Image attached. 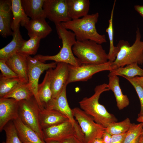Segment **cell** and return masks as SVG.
<instances>
[{
	"label": "cell",
	"instance_id": "f1b7e54d",
	"mask_svg": "<svg viewBox=\"0 0 143 143\" xmlns=\"http://www.w3.org/2000/svg\"><path fill=\"white\" fill-rule=\"evenodd\" d=\"M41 39L32 37L23 43L18 53L26 56L35 55L39 46Z\"/></svg>",
	"mask_w": 143,
	"mask_h": 143
},
{
	"label": "cell",
	"instance_id": "ee69618b",
	"mask_svg": "<svg viewBox=\"0 0 143 143\" xmlns=\"http://www.w3.org/2000/svg\"><path fill=\"white\" fill-rule=\"evenodd\" d=\"M46 143H59V142L56 141H50L46 142Z\"/></svg>",
	"mask_w": 143,
	"mask_h": 143
},
{
	"label": "cell",
	"instance_id": "52a82bcc",
	"mask_svg": "<svg viewBox=\"0 0 143 143\" xmlns=\"http://www.w3.org/2000/svg\"><path fill=\"white\" fill-rule=\"evenodd\" d=\"M74 118L77 120L84 135V143H91L97 138H101L106 128L96 122L90 115L81 108L72 109Z\"/></svg>",
	"mask_w": 143,
	"mask_h": 143
},
{
	"label": "cell",
	"instance_id": "4316f807",
	"mask_svg": "<svg viewBox=\"0 0 143 143\" xmlns=\"http://www.w3.org/2000/svg\"><path fill=\"white\" fill-rule=\"evenodd\" d=\"M33 96L28 83H21L2 98H12L19 101L30 99Z\"/></svg>",
	"mask_w": 143,
	"mask_h": 143
},
{
	"label": "cell",
	"instance_id": "b9f144b4",
	"mask_svg": "<svg viewBox=\"0 0 143 143\" xmlns=\"http://www.w3.org/2000/svg\"><path fill=\"white\" fill-rule=\"evenodd\" d=\"M136 120L137 121L140 123H143V116L141 117H138L137 119Z\"/></svg>",
	"mask_w": 143,
	"mask_h": 143
},
{
	"label": "cell",
	"instance_id": "ac0fdd59",
	"mask_svg": "<svg viewBox=\"0 0 143 143\" xmlns=\"http://www.w3.org/2000/svg\"><path fill=\"white\" fill-rule=\"evenodd\" d=\"M12 121L22 143H46L36 132L24 124L19 117Z\"/></svg>",
	"mask_w": 143,
	"mask_h": 143
},
{
	"label": "cell",
	"instance_id": "d4e9b609",
	"mask_svg": "<svg viewBox=\"0 0 143 143\" xmlns=\"http://www.w3.org/2000/svg\"><path fill=\"white\" fill-rule=\"evenodd\" d=\"M52 69H50L47 71L43 81L38 86V97L44 108L53 99L51 85Z\"/></svg>",
	"mask_w": 143,
	"mask_h": 143
},
{
	"label": "cell",
	"instance_id": "d590c367",
	"mask_svg": "<svg viewBox=\"0 0 143 143\" xmlns=\"http://www.w3.org/2000/svg\"><path fill=\"white\" fill-rule=\"evenodd\" d=\"M127 132L120 134L112 135V143H123Z\"/></svg>",
	"mask_w": 143,
	"mask_h": 143
},
{
	"label": "cell",
	"instance_id": "ab89813d",
	"mask_svg": "<svg viewBox=\"0 0 143 143\" xmlns=\"http://www.w3.org/2000/svg\"><path fill=\"white\" fill-rule=\"evenodd\" d=\"M131 78L137 83L143 87V76H137Z\"/></svg>",
	"mask_w": 143,
	"mask_h": 143
},
{
	"label": "cell",
	"instance_id": "5b68a950",
	"mask_svg": "<svg viewBox=\"0 0 143 143\" xmlns=\"http://www.w3.org/2000/svg\"><path fill=\"white\" fill-rule=\"evenodd\" d=\"M72 50L81 64L97 65L108 61V54L101 44L92 41L76 40Z\"/></svg>",
	"mask_w": 143,
	"mask_h": 143
},
{
	"label": "cell",
	"instance_id": "8992f818",
	"mask_svg": "<svg viewBox=\"0 0 143 143\" xmlns=\"http://www.w3.org/2000/svg\"><path fill=\"white\" fill-rule=\"evenodd\" d=\"M40 109L34 96L30 99L19 101V117L24 124L34 130L44 140L40 122Z\"/></svg>",
	"mask_w": 143,
	"mask_h": 143
},
{
	"label": "cell",
	"instance_id": "cb8c5ba5",
	"mask_svg": "<svg viewBox=\"0 0 143 143\" xmlns=\"http://www.w3.org/2000/svg\"><path fill=\"white\" fill-rule=\"evenodd\" d=\"M44 0H21V3L27 16L34 19L46 18L43 8Z\"/></svg>",
	"mask_w": 143,
	"mask_h": 143
},
{
	"label": "cell",
	"instance_id": "2e32d148",
	"mask_svg": "<svg viewBox=\"0 0 143 143\" xmlns=\"http://www.w3.org/2000/svg\"><path fill=\"white\" fill-rule=\"evenodd\" d=\"M5 61L7 65L17 75L22 83H28L26 56L18 53Z\"/></svg>",
	"mask_w": 143,
	"mask_h": 143
},
{
	"label": "cell",
	"instance_id": "7bdbcfd3",
	"mask_svg": "<svg viewBox=\"0 0 143 143\" xmlns=\"http://www.w3.org/2000/svg\"><path fill=\"white\" fill-rule=\"evenodd\" d=\"M137 143H143V134H142Z\"/></svg>",
	"mask_w": 143,
	"mask_h": 143
},
{
	"label": "cell",
	"instance_id": "836d02e7",
	"mask_svg": "<svg viewBox=\"0 0 143 143\" xmlns=\"http://www.w3.org/2000/svg\"><path fill=\"white\" fill-rule=\"evenodd\" d=\"M128 80L135 89L139 98L141 106L140 111L138 117L143 116V87L131 78L122 76Z\"/></svg>",
	"mask_w": 143,
	"mask_h": 143
},
{
	"label": "cell",
	"instance_id": "1f68e13d",
	"mask_svg": "<svg viewBox=\"0 0 143 143\" xmlns=\"http://www.w3.org/2000/svg\"><path fill=\"white\" fill-rule=\"evenodd\" d=\"M143 129V123H132L127 132L123 143H137Z\"/></svg>",
	"mask_w": 143,
	"mask_h": 143
},
{
	"label": "cell",
	"instance_id": "60d3db41",
	"mask_svg": "<svg viewBox=\"0 0 143 143\" xmlns=\"http://www.w3.org/2000/svg\"><path fill=\"white\" fill-rule=\"evenodd\" d=\"M91 143H103V142L101 138H99L95 139Z\"/></svg>",
	"mask_w": 143,
	"mask_h": 143
},
{
	"label": "cell",
	"instance_id": "f546056e",
	"mask_svg": "<svg viewBox=\"0 0 143 143\" xmlns=\"http://www.w3.org/2000/svg\"><path fill=\"white\" fill-rule=\"evenodd\" d=\"M22 83L18 78H8L0 76V98L3 97Z\"/></svg>",
	"mask_w": 143,
	"mask_h": 143
},
{
	"label": "cell",
	"instance_id": "5bb4252c",
	"mask_svg": "<svg viewBox=\"0 0 143 143\" xmlns=\"http://www.w3.org/2000/svg\"><path fill=\"white\" fill-rule=\"evenodd\" d=\"M19 101L12 98H0V131L9 122L19 117Z\"/></svg>",
	"mask_w": 143,
	"mask_h": 143
},
{
	"label": "cell",
	"instance_id": "7402d4cb",
	"mask_svg": "<svg viewBox=\"0 0 143 143\" xmlns=\"http://www.w3.org/2000/svg\"><path fill=\"white\" fill-rule=\"evenodd\" d=\"M12 14L11 28L12 31L20 26H24L30 20L22 6L21 0H11Z\"/></svg>",
	"mask_w": 143,
	"mask_h": 143
},
{
	"label": "cell",
	"instance_id": "44dd1931",
	"mask_svg": "<svg viewBox=\"0 0 143 143\" xmlns=\"http://www.w3.org/2000/svg\"><path fill=\"white\" fill-rule=\"evenodd\" d=\"M67 2L69 15L72 20L88 14L90 5L89 0H67Z\"/></svg>",
	"mask_w": 143,
	"mask_h": 143
},
{
	"label": "cell",
	"instance_id": "8fae6325",
	"mask_svg": "<svg viewBox=\"0 0 143 143\" xmlns=\"http://www.w3.org/2000/svg\"><path fill=\"white\" fill-rule=\"evenodd\" d=\"M43 8L46 18L55 24L72 20L68 12L67 0H44Z\"/></svg>",
	"mask_w": 143,
	"mask_h": 143
},
{
	"label": "cell",
	"instance_id": "484cf974",
	"mask_svg": "<svg viewBox=\"0 0 143 143\" xmlns=\"http://www.w3.org/2000/svg\"><path fill=\"white\" fill-rule=\"evenodd\" d=\"M137 63H133L120 67L110 71L108 76L117 75L124 76L129 78L143 76V69Z\"/></svg>",
	"mask_w": 143,
	"mask_h": 143
},
{
	"label": "cell",
	"instance_id": "277c9868",
	"mask_svg": "<svg viewBox=\"0 0 143 143\" xmlns=\"http://www.w3.org/2000/svg\"><path fill=\"white\" fill-rule=\"evenodd\" d=\"M139 29L136 31V38L132 45L123 40H120L117 46L119 50L115 60L111 62L112 70L133 63L143 64V41ZM111 70V71H112Z\"/></svg>",
	"mask_w": 143,
	"mask_h": 143
},
{
	"label": "cell",
	"instance_id": "4dcf8cb0",
	"mask_svg": "<svg viewBox=\"0 0 143 143\" xmlns=\"http://www.w3.org/2000/svg\"><path fill=\"white\" fill-rule=\"evenodd\" d=\"M132 124L129 118H127L122 121L110 123L105 128V131L111 135L122 134L128 131Z\"/></svg>",
	"mask_w": 143,
	"mask_h": 143
},
{
	"label": "cell",
	"instance_id": "8d00e7d4",
	"mask_svg": "<svg viewBox=\"0 0 143 143\" xmlns=\"http://www.w3.org/2000/svg\"><path fill=\"white\" fill-rule=\"evenodd\" d=\"M59 143H84L75 136L70 137L65 139Z\"/></svg>",
	"mask_w": 143,
	"mask_h": 143
},
{
	"label": "cell",
	"instance_id": "bcb514c9",
	"mask_svg": "<svg viewBox=\"0 0 143 143\" xmlns=\"http://www.w3.org/2000/svg\"><path fill=\"white\" fill-rule=\"evenodd\" d=\"M2 143H5V142H3Z\"/></svg>",
	"mask_w": 143,
	"mask_h": 143
},
{
	"label": "cell",
	"instance_id": "30bf717a",
	"mask_svg": "<svg viewBox=\"0 0 143 143\" xmlns=\"http://www.w3.org/2000/svg\"><path fill=\"white\" fill-rule=\"evenodd\" d=\"M66 86L64 88L57 97L52 99L45 108L57 110L66 117L74 126L77 137L84 142V135L78 123L75 120L72 109L70 108L68 102L66 95Z\"/></svg>",
	"mask_w": 143,
	"mask_h": 143
},
{
	"label": "cell",
	"instance_id": "e0dca14e",
	"mask_svg": "<svg viewBox=\"0 0 143 143\" xmlns=\"http://www.w3.org/2000/svg\"><path fill=\"white\" fill-rule=\"evenodd\" d=\"M45 18L30 19L24 27L29 37H37L41 39L46 38L52 31V29L45 20Z\"/></svg>",
	"mask_w": 143,
	"mask_h": 143
},
{
	"label": "cell",
	"instance_id": "ba28073f",
	"mask_svg": "<svg viewBox=\"0 0 143 143\" xmlns=\"http://www.w3.org/2000/svg\"><path fill=\"white\" fill-rule=\"evenodd\" d=\"M28 79L30 89L41 109L44 108L39 99L38 95L39 81L41 74L45 71L56 67L57 63L54 62L46 63L30 56H26Z\"/></svg>",
	"mask_w": 143,
	"mask_h": 143
},
{
	"label": "cell",
	"instance_id": "74e56055",
	"mask_svg": "<svg viewBox=\"0 0 143 143\" xmlns=\"http://www.w3.org/2000/svg\"><path fill=\"white\" fill-rule=\"evenodd\" d=\"M103 143H112V135L105 130L101 137Z\"/></svg>",
	"mask_w": 143,
	"mask_h": 143
},
{
	"label": "cell",
	"instance_id": "6da1fadb",
	"mask_svg": "<svg viewBox=\"0 0 143 143\" xmlns=\"http://www.w3.org/2000/svg\"><path fill=\"white\" fill-rule=\"evenodd\" d=\"M99 16L98 12L88 14L81 18L61 24L66 29L73 32L77 40H90L101 44L106 42L107 41L105 35L99 34L96 28Z\"/></svg>",
	"mask_w": 143,
	"mask_h": 143
},
{
	"label": "cell",
	"instance_id": "f35d334b",
	"mask_svg": "<svg viewBox=\"0 0 143 143\" xmlns=\"http://www.w3.org/2000/svg\"><path fill=\"white\" fill-rule=\"evenodd\" d=\"M134 8L143 18V5H135L134 6Z\"/></svg>",
	"mask_w": 143,
	"mask_h": 143
},
{
	"label": "cell",
	"instance_id": "d6a6232c",
	"mask_svg": "<svg viewBox=\"0 0 143 143\" xmlns=\"http://www.w3.org/2000/svg\"><path fill=\"white\" fill-rule=\"evenodd\" d=\"M6 136L5 143H22L18 136L13 121H10L4 127Z\"/></svg>",
	"mask_w": 143,
	"mask_h": 143
},
{
	"label": "cell",
	"instance_id": "3957f363",
	"mask_svg": "<svg viewBox=\"0 0 143 143\" xmlns=\"http://www.w3.org/2000/svg\"><path fill=\"white\" fill-rule=\"evenodd\" d=\"M107 84L96 87L95 93L89 97H85L79 102L81 109L91 116L94 120L105 128L110 123L117 121L114 116L109 113L104 106L99 102L100 95L109 90Z\"/></svg>",
	"mask_w": 143,
	"mask_h": 143
},
{
	"label": "cell",
	"instance_id": "4fadbf2b",
	"mask_svg": "<svg viewBox=\"0 0 143 143\" xmlns=\"http://www.w3.org/2000/svg\"><path fill=\"white\" fill-rule=\"evenodd\" d=\"M69 65L58 62L55 68L52 69L51 85L53 98L57 97L68 84Z\"/></svg>",
	"mask_w": 143,
	"mask_h": 143
},
{
	"label": "cell",
	"instance_id": "ffe728a7",
	"mask_svg": "<svg viewBox=\"0 0 143 143\" xmlns=\"http://www.w3.org/2000/svg\"><path fill=\"white\" fill-rule=\"evenodd\" d=\"M13 31L12 40L5 46L0 49V60H6L18 53L23 43L25 41L21 35L20 27Z\"/></svg>",
	"mask_w": 143,
	"mask_h": 143
},
{
	"label": "cell",
	"instance_id": "7c38bea8",
	"mask_svg": "<svg viewBox=\"0 0 143 143\" xmlns=\"http://www.w3.org/2000/svg\"><path fill=\"white\" fill-rule=\"evenodd\" d=\"M45 142H59L73 136L77 137L76 131L72 123L68 120L59 124L43 129Z\"/></svg>",
	"mask_w": 143,
	"mask_h": 143
},
{
	"label": "cell",
	"instance_id": "f6af8a7d",
	"mask_svg": "<svg viewBox=\"0 0 143 143\" xmlns=\"http://www.w3.org/2000/svg\"><path fill=\"white\" fill-rule=\"evenodd\" d=\"M142 134H143V129L142 131Z\"/></svg>",
	"mask_w": 143,
	"mask_h": 143
},
{
	"label": "cell",
	"instance_id": "9c48e42d",
	"mask_svg": "<svg viewBox=\"0 0 143 143\" xmlns=\"http://www.w3.org/2000/svg\"><path fill=\"white\" fill-rule=\"evenodd\" d=\"M111 63L108 61L106 63L97 65L82 64L78 66L69 65L68 84L76 82L86 81L98 72L106 70L111 71Z\"/></svg>",
	"mask_w": 143,
	"mask_h": 143
},
{
	"label": "cell",
	"instance_id": "d6986e66",
	"mask_svg": "<svg viewBox=\"0 0 143 143\" xmlns=\"http://www.w3.org/2000/svg\"><path fill=\"white\" fill-rule=\"evenodd\" d=\"M68 120L66 117L57 110L45 108L40 109V120L42 129Z\"/></svg>",
	"mask_w": 143,
	"mask_h": 143
},
{
	"label": "cell",
	"instance_id": "83f0119b",
	"mask_svg": "<svg viewBox=\"0 0 143 143\" xmlns=\"http://www.w3.org/2000/svg\"><path fill=\"white\" fill-rule=\"evenodd\" d=\"M116 2L115 0L114 2L111 11L110 18L108 21V26L106 30V31L108 35L110 43L109 51L108 53V61L111 62H113L115 60L119 50L117 46H114L113 42V21Z\"/></svg>",
	"mask_w": 143,
	"mask_h": 143
},
{
	"label": "cell",
	"instance_id": "9a60e30c",
	"mask_svg": "<svg viewBox=\"0 0 143 143\" xmlns=\"http://www.w3.org/2000/svg\"><path fill=\"white\" fill-rule=\"evenodd\" d=\"M11 0H0V34L3 37L12 35V20Z\"/></svg>",
	"mask_w": 143,
	"mask_h": 143
},
{
	"label": "cell",
	"instance_id": "e575fe53",
	"mask_svg": "<svg viewBox=\"0 0 143 143\" xmlns=\"http://www.w3.org/2000/svg\"><path fill=\"white\" fill-rule=\"evenodd\" d=\"M1 75L8 78H18L17 75L7 65L5 60H0Z\"/></svg>",
	"mask_w": 143,
	"mask_h": 143
},
{
	"label": "cell",
	"instance_id": "603a6c76",
	"mask_svg": "<svg viewBox=\"0 0 143 143\" xmlns=\"http://www.w3.org/2000/svg\"><path fill=\"white\" fill-rule=\"evenodd\" d=\"M109 77L108 88L113 92L117 102V106L119 110L128 106L129 103V99L126 95H124L119 85V80L118 76H111Z\"/></svg>",
	"mask_w": 143,
	"mask_h": 143
},
{
	"label": "cell",
	"instance_id": "7a4b0ae2",
	"mask_svg": "<svg viewBox=\"0 0 143 143\" xmlns=\"http://www.w3.org/2000/svg\"><path fill=\"white\" fill-rule=\"evenodd\" d=\"M59 38L62 41V47L59 52L52 56L38 54L34 57L43 62L52 60L58 63L64 62L74 66H78L82 64L74 56L72 48L76 41L74 33L66 29L61 23L55 24Z\"/></svg>",
	"mask_w": 143,
	"mask_h": 143
}]
</instances>
